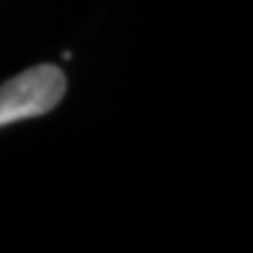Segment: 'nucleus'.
I'll return each instance as SVG.
<instances>
[{
  "instance_id": "obj_1",
  "label": "nucleus",
  "mask_w": 253,
  "mask_h": 253,
  "mask_svg": "<svg viewBox=\"0 0 253 253\" xmlns=\"http://www.w3.org/2000/svg\"><path fill=\"white\" fill-rule=\"evenodd\" d=\"M66 94V75L54 63H40L0 84V126L40 118L59 106Z\"/></svg>"
}]
</instances>
